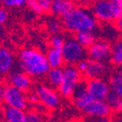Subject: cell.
Listing matches in <instances>:
<instances>
[{
	"label": "cell",
	"mask_w": 122,
	"mask_h": 122,
	"mask_svg": "<svg viewBox=\"0 0 122 122\" xmlns=\"http://www.w3.org/2000/svg\"><path fill=\"white\" fill-rule=\"evenodd\" d=\"M20 71L25 73L30 78H42L50 71L46 54L37 49L21 50L18 56Z\"/></svg>",
	"instance_id": "1"
},
{
	"label": "cell",
	"mask_w": 122,
	"mask_h": 122,
	"mask_svg": "<svg viewBox=\"0 0 122 122\" xmlns=\"http://www.w3.org/2000/svg\"><path fill=\"white\" fill-rule=\"evenodd\" d=\"M62 25L70 32L80 33L93 31L97 27V20L91 11L84 7H75L62 18Z\"/></svg>",
	"instance_id": "2"
},
{
	"label": "cell",
	"mask_w": 122,
	"mask_h": 122,
	"mask_svg": "<svg viewBox=\"0 0 122 122\" xmlns=\"http://www.w3.org/2000/svg\"><path fill=\"white\" fill-rule=\"evenodd\" d=\"M64 77L60 87L58 88V93L63 98H72L75 90L80 85L81 81V72L76 66L68 65L64 69Z\"/></svg>",
	"instance_id": "3"
},
{
	"label": "cell",
	"mask_w": 122,
	"mask_h": 122,
	"mask_svg": "<svg viewBox=\"0 0 122 122\" xmlns=\"http://www.w3.org/2000/svg\"><path fill=\"white\" fill-rule=\"evenodd\" d=\"M61 51L64 61L70 66L78 65L82 60H85L87 55L86 49L81 46L75 38L65 39V43Z\"/></svg>",
	"instance_id": "4"
},
{
	"label": "cell",
	"mask_w": 122,
	"mask_h": 122,
	"mask_svg": "<svg viewBox=\"0 0 122 122\" xmlns=\"http://www.w3.org/2000/svg\"><path fill=\"white\" fill-rule=\"evenodd\" d=\"M33 93L37 96L39 104L49 110H54L60 105V95L58 91L46 83H38L34 87Z\"/></svg>",
	"instance_id": "5"
},
{
	"label": "cell",
	"mask_w": 122,
	"mask_h": 122,
	"mask_svg": "<svg viewBox=\"0 0 122 122\" xmlns=\"http://www.w3.org/2000/svg\"><path fill=\"white\" fill-rule=\"evenodd\" d=\"M3 103L6 107H11V108L25 111L29 105L28 95L24 91H21L16 87L7 84Z\"/></svg>",
	"instance_id": "6"
},
{
	"label": "cell",
	"mask_w": 122,
	"mask_h": 122,
	"mask_svg": "<svg viewBox=\"0 0 122 122\" xmlns=\"http://www.w3.org/2000/svg\"><path fill=\"white\" fill-rule=\"evenodd\" d=\"M76 67L78 68L81 74H83L84 77L88 80L103 79V77L108 72V66L106 65L105 62L92 59L82 60Z\"/></svg>",
	"instance_id": "7"
},
{
	"label": "cell",
	"mask_w": 122,
	"mask_h": 122,
	"mask_svg": "<svg viewBox=\"0 0 122 122\" xmlns=\"http://www.w3.org/2000/svg\"><path fill=\"white\" fill-rule=\"evenodd\" d=\"M91 13L96 20L109 22L118 19L116 11L111 0H96L92 3Z\"/></svg>",
	"instance_id": "8"
},
{
	"label": "cell",
	"mask_w": 122,
	"mask_h": 122,
	"mask_svg": "<svg viewBox=\"0 0 122 122\" xmlns=\"http://www.w3.org/2000/svg\"><path fill=\"white\" fill-rule=\"evenodd\" d=\"M85 83L88 92L96 101H106L111 93L110 83L104 79L88 80Z\"/></svg>",
	"instance_id": "9"
},
{
	"label": "cell",
	"mask_w": 122,
	"mask_h": 122,
	"mask_svg": "<svg viewBox=\"0 0 122 122\" xmlns=\"http://www.w3.org/2000/svg\"><path fill=\"white\" fill-rule=\"evenodd\" d=\"M111 51L112 46L109 42L105 40H96L93 45H91V47L88 48L87 55L89 56V59L104 62L105 60L111 57Z\"/></svg>",
	"instance_id": "10"
},
{
	"label": "cell",
	"mask_w": 122,
	"mask_h": 122,
	"mask_svg": "<svg viewBox=\"0 0 122 122\" xmlns=\"http://www.w3.org/2000/svg\"><path fill=\"white\" fill-rule=\"evenodd\" d=\"M8 85L14 86L21 91L27 92L32 88V78L21 71H12L6 78Z\"/></svg>",
	"instance_id": "11"
},
{
	"label": "cell",
	"mask_w": 122,
	"mask_h": 122,
	"mask_svg": "<svg viewBox=\"0 0 122 122\" xmlns=\"http://www.w3.org/2000/svg\"><path fill=\"white\" fill-rule=\"evenodd\" d=\"M72 100L74 105L76 106V108L82 112L94 101V99L90 95L86 88V83L83 81H81L80 85L77 87V89L75 90V92L72 96Z\"/></svg>",
	"instance_id": "12"
},
{
	"label": "cell",
	"mask_w": 122,
	"mask_h": 122,
	"mask_svg": "<svg viewBox=\"0 0 122 122\" xmlns=\"http://www.w3.org/2000/svg\"><path fill=\"white\" fill-rule=\"evenodd\" d=\"M83 112L91 118H109L112 113V110L106 101L94 100Z\"/></svg>",
	"instance_id": "13"
},
{
	"label": "cell",
	"mask_w": 122,
	"mask_h": 122,
	"mask_svg": "<svg viewBox=\"0 0 122 122\" xmlns=\"http://www.w3.org/2000/svg\"><path fill=\"white\" fill-rule=\"evenodd\" d=\"M16 57L11 50L5 47H0V79L7 78V76L12 72Z\"/></svg>",
	"instance_id": "14"
},
{
	"label": "cell",
	"mask_w": 122,
	"mask_h": 122,
	"mask_svg": "<svg viewBox=\"0 0 122 122\" xmlns=\"http://www.w3.org/2000/svg\"><path fill=\"white\" fill-rule=\"evenodd\" d=\"M0 117L7 122H27L25 111L6 106L0 110Z\"/></svg>",
	"instance_id": "15"
},
{
	"label": "cell",
	"mask_w": 122,
	"mask_h": 122,
	"mask_svg": "<svg viewBox=\"0 0 122 122\" xmlns=\"http://www.w3.org/2000/svg\"><path fill=\"white\" fill-rule=\"evenodd\" d=\"M75 7L73 0H52L50 11L54 16L63 18Z\"/></svg>",
	"instance_id": "16"
},
{
	"label": "cell",
	"mask_w": 122,
	"mask_h": 122,
	"mask_svg": "<svg viewBox=\"0 0 122 122\" xmlns=\"http://www.w3.org/2000/svg\"><path fill=\"white\" fill-rule=\"evenodd\" d=\"M111 91L122 99V66L117 67L110 78Z\"/></svg>",
	"instance_id": "17"
},
{
	"label": "cell",
	"mask_w": 122,
	"mask_h": 122,
	"mask_svg": "<svg viewBox=\"0 0 122 122\" xmlns=\"http://www.w3.org/2000/svg\"><path fill=\"white\" fill-rule=\"evenodd\" d=\"M48 63L51 69H56V68H62L64 64V58L62 55L61 50H55V49H50L48 52L46 53Z\"/></svg>",
	"instance_id": "18"
},
{
	"label": "cell",
	"mask_w": 122,
	"mask_h": 122,
	"mask_svg": "<svg viewBox=\"0 0 122 122\" xmlns=\"http://www.w3.org/2000/svg\"><path fill=\"white\" fill-rule=\"evenodd\" d=\"M47 81L48 85L54 89H58L62 83L63 77H64V70L62 68H56V69H50L47 74Z\"/></svg>",
	"instance_id": "19"
},
{
	"label": "cell",
	"mask_w": 122,
	"mask_h": 122,
	"mask_svg": "<svg viewBox=\"0 0 122 122\" xmlns=\"http://www.w3.org/2000/svg\"><path fill=\"white\" fill-rule=\"evenodd\" d=\"M111 61L117 67L122 66V38L116 40L112 46L111 51Z\"/></svg>",
	"instance_id": "20"
},
{
	"label": "cell",
	"mask_w": 122,
	"mask_h": 122,
	"mask_svg": "<svg viewBox=\"0 0 122 122\" xmlns=\"http://www.w3.org/2000/svg\"><path fill=\"white\" fill-rule=\"evenodd\" d=\"M75 39L84 49L90 48L91 45H93V43L96 41V37L93 31H83L77 33L75 36Z\"/></svg>",
	"instance_id": "21"
},
{
	"label": "cell",
	"mask_w": 122,
	"mask_h": 122,
	"mask_svg": "<svg viewBox=\"0 0 122 122\" xmlns=\"http://www.w3.org/2000/svg\"><path fill=\"white\" fill-rule=\"evenodd\" d=\"M106 102L111 108L112 112L122 114V99L120 97H118L116 94H114L113 92L111 91V93L109 94Z\"/></svg>",
	"instance_id": "22"
},
{
	"label": "cell",
	"mask_w": 122,
	"mask_h": 122,
	"mask_svg": "<svg viewBox=\"0 0 122 122\" xmlns=\"http://www.w3.org/2000/svg\"><path fill=\"white\" fill-rule=\"evenodd\" d=\"M47 28L49 30V32L51 33L52 35H57L61 31V28H62V22H60L58 20H56L54 18L50 19L47 21Z\"/></svg>",
	"instance_id": "23"
},
{
	"label": "cell",
	"mask_w": 122,
	"mask_h": 122,
	"mask_svg": "<svg viewBox=\"0 0 122 122\" xmlns=\"http://www.w3.org/2000/svg\"><path fill=\"white\" fill-rule=\"evenodd\" d=\"M51 49H55V50H62L64 43H65V39L63 36H61L59 34L57 35H52V37L51 38Z\"/></svg>",
	"instance_id": "24"
},
{
	"label": "cell",
	"mask_w": 122,
	"mask_h": 122,
	"mask_svg": "<svg viewBox=\"0 0 122 122\" xmlns=\"http://www.w3.org/2000/svg\"><path fill=\"white\" fill-rule=\"evenodd\" d=\"M27 122H43V116L41 112L36 110H31L26 112Z\"/></svg>",
	"instance_id": "25"
},
{
	"label": "cell",
	"mask_w": 122,
	"mask_h": 122,
	"mask_svg": "<svg viewBox=\"0 0 122 122\" xmlns=\"http://www.w3.org/2000/svg\"><path fill=\"white\" fill-rule=\"evenodd\" d=\"M4 8H17L24 5L26 0H0Z\"/></svg>",
	"instance_id": "26"
},
{
	"label": "cell",
	"mask_w": 122,
	"mask_h": 122,
	"mask_svg": "<svg viewBox=\"0 0 122 122\" xmlns=\"http://www.w3.org/2000/svg\"><path fill=\"white\" fill-rule=\"evenodd\" d=\"M25 4L27 5V7L30 10H31L32 12H34V13H36V14L43 13V10L40 7V5H39L37 0H26V3Z\"/></svg>",
	"instance_id": "27"
},
{
	"label": "cell",
	"mask_w": 122,
	"mask_h": 122,
	"mask_svg": "<svg viewBox=\"0 0 122 122\" xmlns=\"http://www.w3.org/2000/svg\"><path fill=\"white\" fill-rule=\"evenodd\" d=\"M8 17H9V14H8V11L2 7V6H0V26L3 25L7 20H8Z\"/></svg>",
	"instance_id": "28"
},
{
	"label": "cell",
	"mask_w": 122,
	"mask_h": 122,
	"mask_svg": "<svg viewBox=\"0 0 122 122\" xmlns=\"http://www.w3.org/2000/svg\"><path fill=\"white\" fill-rule=\"evenodd\" d=\"M37 1H38V3H39L40 7L42 8L43 12L50 11L52 0H37Z\"/></svg>",
	"instance_id": "29"
},
{
	"label": "cell",
	"mask_w": 122,
	"mask_h": 122,
	"mask_svg": "<svg viewBox=\"0 0 122 122\" xmlns=\"http://www.w3.org/2000/svg\"><path fill=\"white\" fill-rule=\"evenodd\" d=\"M111 1L113 4V7L117 14V17L119 18L122 15V0H111Z\"/></svg>",
	"instance_id": "30"
},
{
	"label": "cell",
	"mask_w": 122,
	"mask_h": 122,
	"mask_svg": "<svg viewBox=\"0 0 122 122\" xmlns=\"http://www.w3.org/2000/svg\"><path fill=\"white\" fill-rule=\"evenodd\" d=\"M5 89H6V84L0 81V104L3 103L4 99V94H5Z\"/></svg>",
	"instance_id": "31"
},
{
	"label": "cell",
	"mask_w": 122,
	"mask_h": 122,
	"mask_svg": "<svg viewBox=\"0 0 122 122\" xmlns=\"http://www.w3.org/2000/svg\"><path fill=\"white\" fill-rule=\"evenodd\" d=\"M28 103H29V104H34V105L39 104L38 98H37V96H36L34 93H30V94L28 95Z\"/></svg>",
	"instance_id": "32"
},
{
	"label": "cell",
	"mask_w": 122,
	"mask_h": 122,
	"mask_svg": "<svg viewBox=\"0 0 122 122\" xmlns=\"http://www.w3.org/2000/svg\"><path fill=\"white\" fill-rule=\"evenodd\" d=\"M74 3H77L81 6H86L91 3H93V0H73Z\"/></svg>",
	"instance_id": "33"
},
{
	"label": "cell",
	"mask_w": 122,
	"mask_h": 122,
	"mask_svg": "<svg viewBox=\"0 0 122 122\" xmlns=\"http://www.w3.org/2000/svg\"><path fill=\"white\" fill-rule=\"evenodd\" d=\"M116 21V27L120 32H122V15L115 20Z\"/></svg>",
	"instance_id": "34"
},
{
	"label": "cell",
	"mask_w": 122,
	"mask_h": 122,
	"mask_svg": "<svg viewBox=\"0 0 122 122\" xmlns=\"http://www.w3.org/2000/svg\"><path fill=\"white\" fill-rule=\"evenodd\" d=\"M94 120H92L91 122H111V120L109 118H93Z\"/></svg>",
	"instance_id": "35"
},
{
	"label": "cell",
	"mask_w": 122,
	"mask_h": 122,
	"mask_svg": "<svg viewBox=\"0 0 122 122\" xmlns=\"http://www.w3.org/2000/svg\"><path fill=\"white\" fill-rule=\"evenodd\" d=\"M114 122H122V115L119 116V117H117V118L114 120Z\"/></svg>",
	"instance_id": "36"
},
{
	"label": "cell",
	"mask_w": 122,
	"mask_h": 122,
	"mask_svg": "<svg viewBox=\"0 0 122 122\" xmlns=\"http://www.w3.org/2000/svg\"><path fill=\"white\" fill-rule=\"evenodd\" d=\"M0 122H7L6 120H4L3 118H1V117H0Z\"/></svg>",
	"instance_id": "37"
}]
</instances>
